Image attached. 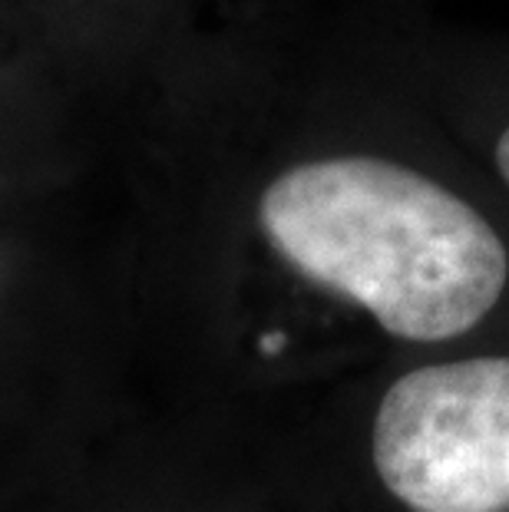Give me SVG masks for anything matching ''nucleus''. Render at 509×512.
Returning <instances> with one entry per match:
<instances>
[{"label":"nucleus","mask_w":509,"mask_h":512,"mask_svg":"<svg viewBox=\"0 0 509 512\" xmlns=\"http://www.w3.org/2000/svg\"><path fill=\"white\" fill-rule=\"evenodd\" d=\"M387 60L509 209V40L410 20L404 0H364Z\"/></svg>","instance_id":"obj_3"},{"label":"nucleus","mask_w":509,"mask_h":512,"mask_svg":"<svg viewBox=\"0 0 509 512\" xmlns=\"http://www.w3.org/2000/svg\"><path fill=\"white\" fill-rule=\"evenodd\" d=\"M334 73L258 162L245 215L285 285L354 324L384 367L509 334V209L377 40L364 0H308ZM381 367V370H384Z\"/></svg>","instance_id":"obj_1"},{"label":"nucleus","mask_w":509,"mask_h":512,"mask_svg":"<svg viewBox=\"0 0 509 512\" xmlns=\"http://www.w3.org/2000/svg\"><path fill=\"white\" fill-rule=\"evenodd\" d=\"M43 27L77 53L199 57L209 30L199 27L212 0H20Z\"/></svg>","instance_id":"obj_4"},{"label":"nucleus","mask_w":509,"mask_h":512,"mask_svg":"<svg viewBox=\"0 0 509 512\" xmlns=\"http://www.w3.org/2000/svg\"><path fill=\"white\" fill-rule=\"evenodd\" d=\"M374 380L357 433L371 512H509V334Z\"/></svg>","instance_id":"obj_2"},{"label":"nucleus","mask_w":509,"mask_h":512,"mask_svg":"<svg viewBox=\"0 0 509 512\" xmlns=\"http://www.w3.org/2000/svg\"><path fill=\"white\" fill-rule=\"evenodd\" d=\"M40 40L60 43L20 0H0V50L27 47V43H40Z\"/></svg>","instance_id":"obj_5"}]
</instances>
